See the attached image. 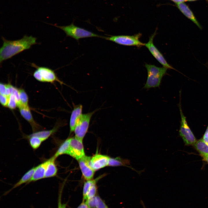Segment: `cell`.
<instances>
[{
	"mask_svg": "<svg viewBox=\"0 0 208 208\" xmlns=\"http://www.w3.org/2000/svg\"><path fill=\"white\" fill-rule=\"evenodd\" d=\"M3 44L0 49V62L10 59L13 56L30 49L36 44V39L31 36H24L22 38L10 40L2 37Z\"/></svg>",
	"mask_w": 208,
	"mask_h": 208,
	"instance_id": "6da1fadb",
	"label": "cell"
},
{
	"mask_svg": "<svg viewBox=\"0 0 208 208\" xmlns=\"http://www.w3.org/2000/svg\"><path fill=\"white\" fill-rule=\"evenodd\" d=\"M145 66L147 71V77L144 88L148 89L159 87L163 77L167 74L168 69L146 63Z\"/></svg>",
	"mask_w": 208,
	"mask_h": 208,
	"instance_id": "7a4b0ae2",
	"label": "cell"
},
{
	"mask_svg": "<svg viewBox=\"0 0 208 208\" xmlns=\"http://www.w3.org/2000/svg\"><path fill=\"white\" fill-rule=\"evenodd\" d=\"M54 26L62 30L66 36L71 37L77 40L82 38L99 37L103 38L104 36L99 35L84 28L75 26L73 23L66 26Z\"/></svg>",
	"mask_w": 208,
	"mask_h": 208,
	"instance_id": "3957f363",
	"label": "cell"
},
{
	"mask_svg": "<svg viewBox=\"0 0 208 208\" xmlns=\"http://www.w3.org/2000/svg\"><path fill=\"white\" fill-rule=\"evenodd\" d=\"M142 35L141 34L139 33L132 36L121 35L104 37L103 38L121 45L140 47L144 46L145 44L139 40Z\"/></svg>",
	"mask_w": 208,
	"mask_h": 208,
	"instance_id": "277c9868",
	"label": "cell"
},
{
	"mask_svg": "<svg viewBox=\"0 0 208 208\" xmlns=\"http://www.w3.org/2000/svg\"><path fill=\"white\" fill-rule=\"evenodd\" d=\"M32 65L36 68L33 76L37 80L42 82L51 83L57 81L61 84H64L59 79L55 72L52 69L46 67L38 66L33 64Z\"/></svg>",
	"mask_w": 208,
	"mask_h": 208,
	"instance_id": "5b68a950",
	"label": "cell"
},
{
	"mask_svg": "<svg viewBox=\"0 0 208 208\" xmlns=\"http://www.w3.org/2000/svg\"><path fill=\"white\" fill-rule=\"evenodd\" d=\"M179 107L181 116L179 135L185 145H193L197 141L196 138L187 124L186 117L183 113L180 104Z\"/></svg>",
	"mask_w": 208,
	"mask_h": 208,
	"instance_id": "8992f818",
	"label": "cell"
},
{
	"mask_svg": "<svg viewBox=\"0 0 208 208\" xmlns=\"http://www.w3.org/2000/svg\"><path fill=\"white\" fill-rule=\"evenodd\" d=\"M97 110L96 109L90 112L82 114L74 130L75 137L83 140L88 131L91 117Z\"/></svg>",
	"mask_w": 208,
	"mask_h": 208,
	"instance_id": "52a82bcc",
	"label": "cell"
},
{
	"mask_svg": "<svg viewBox=\"0 0 208 208\" xmlns=\"http://www.w3.org/2000/svg\"><path fill=\"white\" fill-rule=\"evenodd\" d=\"M157 31L156 30L150 37L148 42L144 44V46L148 49L153 56L164 67L167 69L177 71L168 63L162 53L154 45L153 40L156 34Z\"/></svg>",
	"mask_w": 208,
	"mask_h": 208,
	"instance_id": "ba28073f",
	"label": "cell"
},
{
	"mask_svg": "<svg viewBox=\"0 0 208 208\" xmlns=\"http://www.w3.org/2000/svg\"><path fill=\"white\" fill-rule=\"evenodd\" d=\"M68 155L77 160L85 156L82 141L75 137L70 138V147Z\"/></svg>",
	"mask_w": 208,
	"mask_h": 208,
	"instance_id": "9c48e42d",
	"label": "cell"
},
{
	"mask_svg": "<svg viewBox=\"0 0 208 208\" xmlns=\"http://www.w3.org/2000/svg\"><path fill=\"white\" fill-rule=\"evenodd\" d=\"M91 158L90 157L85 155L78 160L83 175L87 180L92 179L95 172L90 165Z\"/></svg>",
	"mask_w": 208,
	"mask_h": 208,
	"instance_id": "30bf717a",
	"label": "cell"
},
{
	"mask_svg": "<svg viewBox=\"0 0 208 208\" xmlns=\"http://www.w3.org/2000/svg\"><path fill=\"white\" fill-rule=\"evenodd\" d=\"M18 107L21 115L30 123L34 132L41 128L40 125L34 120L29 106H26L20 104Z\"/></svg>",
	"mask_w": 208,
	"mask_h": 208,
	"instance_id": "8fae6325",
	"label": "cell"
},
{
	"mask_svg": "<svg viewBox=\"0 0 208 208\" xmlns=\"http://www.w3.org/2000/svg\"><path fill=\"white\" fill-rule=\"evenodd\" d=\"M109 158L105 155L96 154L91 158V166L95 171L108 166Z\"/></svg>",
	"mask_w": 208,
	"mask_h": 208,
	"instance_id": "7c38bea8",
	"label": "cell"
},
{
	"mask_svg": "<svg viewBox=\"0 0 208 208\" xmlns=\"http://www.w3.org/2000/svg\"><path fill=\"white\" fill-rule=\"evenodd\" d=\"M73 109L72 112L70 121V131H74L77 124L82 115L83 106L81 104H73Z\"/></svg>",
	"mask_w": 208,
	"mask_h": 208,
	"instance_id": "4fadbf2b",
	"label": "cell"
},
{
	"mask_svg": "<svg viewBox=\"0 0 208 208\" xmlns=\"http://www.w3.org/2000/svg\"><path fill=\"white\" fill-rule=\"evenodd\" d=\"M178 8L181 12L188 19L194 23L200 29H202V27L188 6L183 2L177 3Z\"/></svg>",
	"mask_w": 208,
	"mask_h": 208,
	"instance_id": "5bb4252c",
	"label": "cell"
},
{
	"mask_svg": "<svg viewBox=\"0 0 208 208\" xmlns=\"http://www.w3.org/2000/svg\"><path fill=\"white\" fill-rule=\"evenodd\" d=\"M47 160L35 167L32 177L28 183L35 181L45 178Z\"/></svg>",
	"mask_w": 208,
	"mask_h": 208,
	"instance_id": "9a60e30c",
	"label": "cell"
},
{
	"mask_svg": "<svg viewBox=\"0 0 208 208\" xmlns=\"http://www.w3.org/2000/svg\"><path fill=\"white\" fill-rule=\"evenodd\" d=\"M55 159L52 157L47 160L45 178L53 177L56 175L57 168L55 163Z\"/></svg>",
	"mask_w": 208,
	"mask_h": 208,
	"instance_id": "2e32d148",
	"label": "cell"
},
{
	"mask_svg": "<svg viewBox=\"0 0 208 208\" xmlns=\"http://www.w3.org/2000/svg\"><path fill=\"white\" fill-rule=\"evenodd\" d=\"M35 168V167H33L26 172L19 181L14 185L12 187L6 192V194L23 183H28L32 177Z\"/></svg>",
	"mask_w": 208,
	"mask_h": 208,
	"instance_id": "e0dca14e",
	"label": "cell"
},
{
	"mask_svg": "<svg viewBox=\"0 0 208 208\" xmlns=\"http://www.w3.org/2000/svg\"><path fill=\"white\" fill-rule=\"evenodd\" d=\"M130 161L128 159H123L119 157L110 158L108 166H125L130 168L133 170H136L130 166Z\"/></svg>",
	"mask_w": 208,
	"mask_h": 208,
	"instance_id": "ac0fdd59",
	"label": "cell"
},
{
	"mask_svg": "<svg viewBox=\"0 0 208 208\" xmlns=\"http://www.w3.org/2000/svg\"><path fill=\"white\" fill-rule=\"evenodd\" d=\"M193 145L202 157L208 155V144L202 138L197 140Z\"/></svg>",
	"mask_w": 208,
	"mask_h": 208,
	"instance_id": "d6986e66",
	"label": "cell"
},
{
	"mask_svg": "<svg viewBox=\"0 0 208 208\" xmlns=\"http://www.w3.org/2000/svg\"><path fill=\"white\" fill-rule=\"evenodd\" d=\"M58 125L55 126L51 130L37 131L34 132L30 135L38 137L41 138L43 141H44L54 133L58 129Z\"/></svg>",
	"mask_w": 208,
	"mask_h": 208,
	"instance_id": "ffe728a7",
	"label": "cell"
},
{
	"mask_svg": "<svg viewBox=\"0 0 208 208\" xmlns=\"http://www.w3.org/2000/svg\"><path fill=\"white\" fill-rule=\"evenodd\" d=\"M70 138L66 140L60 146L54 155L52 157L55 159L59 156L68 154L70 147Z\"/></svg>",
	"mask_w": 208,
	"mask_h": 208,
	"instance_id": "44dd1931",
	"label": "cell"
},
{
	"mask_svg": "<svg viewBox=\"0 0 208 208\" xmlns=\"http://www.w3.org/2000/svg\"><path fill=\"white\" fill-rule=\"evenodd\" d=\"M26 137L29 140L30 146L34 150H36L39 148L42 143L43 142L41 138L36 136L29 135L26 136Z\"/></svg>",
	"mask_w": 208,
	"mask_h": 208,
	"instance_id": "7402d4cb",
	"label": "cell"
},
{
	"mask_svg": "<svg viewBox=\"0 0 208 208\" xmlns=\"http://www.w3.org/2000/svg\"><path fill=\"white\" fill-rule=\"evenodd\" d=\"M21 104L23 106H28V97L25 90L22 88L18 89Z\"/></svg>",
	"mask_w": 208,
	"mask_h": 208,
	"instance_id": "603a6c76",
	"label": "cell"
},
{
	"mask_svg": "<svg viewBox=\"0 0 208 208\" xmlns=\"http://www.w3.org/2000/svg\"><path fill=\"white\" fill-rule=\"evenodd\" d=\"M99 178L94 180H87L84 183L83 190V200H85L87 194L91 185L96 181L99 179Z\"/></svg>",
	"mask_w": 208,
	"mask_h": 208,
	"instance_id": "cb8c5ba5",
	"label": "cell"
},
{
	"mask_svg": "<svg viewBox=\"0 0 208 208\" xmlns=\"http://www.w3.org/2000/svg\"><path fill=\"white\" fill-rule=\"evenodd\" d=\"M17 106V104L16 99L13 94H11L8 97L7 107L10 109H15Z\"/></svg>",
	"mask_w": 208,
	"mask_h": 208,
	"instance_id": "d4e9b609",
	"label": "cell"
},
{
	"mask_svg": "<svg viewBox=\"0 0 208 208\" xmlns=\"http://www.w3.org/2000/svg\"><path fill=\"white\" fill-rule=\"evenodd\" d=\"M96 183H93L90 187L87 194L85 200L95 196L97 191Z\"/></svg>",
	"mask_w": 208,
	"mask_h": 208,
	"instance_id": "484cf974",
	"label": "cell"
},
{
	"mask_svg": "<svg viewBox=\"0 0 208 208\" xmlns=\"http://www.w3.org/2000/svg\"><path fill=\"white\" fill-rule=\"evenodd\" d=\"M86 202L90 208H96V196L86 200Z\"/></svg>",
	"mask_w": 208,
	"mask_h": 208,
	"instance_id": "4316f807",
	"label": "cell"
},
{
	"mask_svg": "<svg viewBox=\"0 0 208 208\" xmlns=\"http://www.w3.org/2000/svg\"><path fill=\"white\" fill-rule=\"evenodd\" d=\"M96 208H108L104 201L98 196H96Z\"/></svg>",
	"mask_w": 208,
	"mask_h": 208,
	"instance_id": "83f0119b",
	"label": "cell"
},
{
	"mask_svg": "<svg viewBox=\"0 0 208 208\" xmlns=\"http://www.w3.org/2000/svg\"><path fill=\"white\" fill-rule=\"evenodd\" d=\"M8 97L5 95L0 94V102L1 104L3 107H7L8 101Z\"/></svg>",
	"mask_w": 208,
	"mask_h": 208,
	"instance_id": "f1b7e54d",
	"label": "cell"
},
{
	"mask_svg": "<svg viewBox=\"0 0 208 208\" xmlns=\"http://www.w3.org/2000/svg\"><path fill=\"white\" fill-rule=\"evenodd\" d=\"M6 90V84L3 83H0V94L5 95Z\"/></svg>",
	"mask_w": 208,
	"mask_h": 208,
	"instance_id": "f546056e",
	"label": "cell"
},
{
	"mask_svg": "<svg viewBox=\"0 0 208 208\" xmlns=\"http://www.w3.org/2000/svg\"><path fill=\"white\" fill-rule=\"evenodd\" d=\"M202 139L205 142L208 144V125Z\"/></svg>",
	"mask_w": 208,
	"mask_h": 208,
	"instance_id": "4dcf8cb0",
	"label": "cell"
},
{
	"mask_svg": "<svg viewBox=\"0 0 208 208\" xmlns=\"http://www.w3.org/2000/svg\"><path fill=\"white\" fill-rule=\"evenodd\" d=\"M61 194H60L58 198V208H66V204H62L61 203Z\"/></svg>",
	"mask_w": 208,
	"mask_h": 208,
	"instance_id": "1f68e13d",
	"label": "cell"
},
{
	"mask_svg": "<svg viewBox=\"0 0 208 208\" xmlns=\"http://www.w3.org/2000/svg\"><path fill=\"white\" fill-rule=\"evenodd\" d=\"M77 208H90L86 202L83 201Z\"/></svg>",
	"mask_w": 208,
	"mask_h": 208,
	"instance_id": "d6a6232c",
	"label": "cell"
},
{
	"mask_svg": "<svg viewBox=\"0 0 208 208\" xmlns=\"http://www.w3.org/2000/svg\"><path fill=\"white\" fill-rule=\"evenodd\" d=\"M172 1H174V2L176 3H181L183 2H184L185 1H187V0H171Z\"/></svg>",
	"mask_w": 208,
	"mask_h": 208,
	"instance_id": "836d02e7",
	"label": "cell"
},
{
	"mask_svg": "<svg viewBox=\"0 0 208 208\" xmlns=\"http://www.w3.org/2000/svg\"><path fill=\"white\" fill-rule=\"evenodd\" d=\"M203 161H205L208 164V155L202 157Z\"/></svg>",
	"mask_w": 208,
	"mask_h": 208,
	"instance_id": "e575fe53",
	"label": "cell"
},
{
	"mask_svg": "<svg viewBox=\"0 0 208 208\" xmlns=\"http://www.w3.org/2000/svg\"><path fill=\"white\" fill-rule=\"evenodd\" d=\"M196 0H187V1H196Z\"/></svg>",
	"mask_w": 208,
	"mask_h": 208,
	"instance_id": "d590c367",
	"label": "cell"
}]
</instances>
